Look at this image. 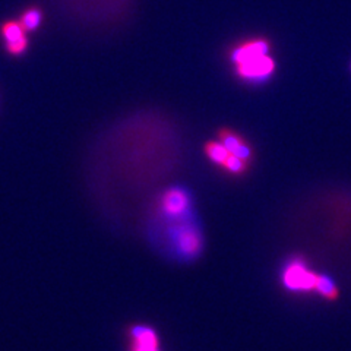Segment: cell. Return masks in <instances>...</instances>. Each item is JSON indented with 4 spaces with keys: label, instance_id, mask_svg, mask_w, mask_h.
I'll list each match as a JSON object with an SVG mask.
<instances>
[{
    "label": "cell",
    "instance_id": "cell-5",
    "mask_svg": "<svg viewBox=\"0 0 351 351\" xmlns=\"http://www.w3.org/2000/svg\"><path fill=\"white\" fill-rule=\"evenodd\" d=\"M28 32L16 19H6L0 22V40H2L3 50L10 58H22L29 49Z\"/></svg>",
    "mask_w": 351,
    "mask_h": 351
},
{
    "label": "cell",
    "instance_id": "cell-11",
    "mask_svg": "<svg viewBox=\"0 0 351 351\" xmlns=\"http://www.w3.org/2000/svg\"><path fill=\"white\" fill-rule=\"evenodd\" d=\"M204 151H205V156L208 157V160L219 167H223V164L227 161V158L230 156L227 148L219 141H208L204 147Z\"/></svg>",
    "mask_w": 351,
    "mask_h": 351
},
{
    "label": "cell",
    "instance_id": "cell-9",
    "mask_svg": "<svg viewBox=\"0 0 351 351\" xmlns=\"http://www.w3.org/2000/svg\"><path fill=\"white\" fill-rule=\"evenodd\" d=\"M315 294L319 295L321 299H324L326 302H335L339 298V289H338L335 280L331 276L319 272V276H317V281H316Z\"/></svg>",
    "mask_w": 351,
    "mask_h": 351
},
{
    "label": "cell",
    "instance_id": "cell-10",
    "mask_svg": "<svg viewBox=\"0 0 351 351\" xmlns=\"http://www.w3.org/2000/svg\"><path fill=\"white\" fill-rule=\"evenodd\" d=\"M18 21L21 22V25L24 27L28 34H32V32H37L43 25L44 12L40 6H28L22 10Z\"/></svg>",
    "mask_w": 351,
    "mask_h": 351
},
{
    "label": "cell",
    "instance_id": "cell-13",
    "mask_svg": "<svg viewBox=\"0 0 351 351\" xmlns=\"http://www.w3.org/2000/svg\"><path fill=\"white\" fill-rule=\"evenodd\" d=\"M350 71H351V63H350Z\"/></svg>",
    "mask_w": 351,
    "mask_h": 351
},
{
    "label": "cell",
    "instance_id": "cell-4",
    "mask_svg": "<svg viewBox=\"0 0 351 351\" xmlns=\"http://www.w3.org/2000/svg\"><path fill=\"white\" fill-rule=\"evenodd\" d=\"M158 211L167 219L188 217L192 211V195L182 186H173L162 192L158 199Z\"/></svg>",
    "mask_w": 351,
    "mask_h": 351
},
{
    "label": "cell",
    "instance_id": "cell-2",
    "mask_svg": "<svg viewBox=\"0 0 351 351\" xmlns=\"http://www.w3.org/2000/svg\"><path fill=\"white\" fill-rule=\"evenodd\" d=\"M277 63L271 54L249 59L243 63L234 66V73L237 78L250 85H263L272 80L276 75Z\"/></svg>",
    "mask_w": 351,
    "mask_h": 351
},
{
    "label": "cell",
    "instance_id": "cell-8",
    "mask_svg": "<svg viewBox=\"0 0 351 351\" xmlns=\"http://www.w3.org/2000/svg\"><path fill=\"white\" fill-rule=\"evenodd\" d=\"M218 141L221 142L232 156L239 157L247 162L252 161L254 151H252V147L247 144L246 139L241 138L237 132L224 128L218 132Z\"/></svg>",
    "mask_w": 351,
    "mask_h": 351
},
{
    "label": "cell",
    "instance_id": "cell-6",
    "mask_svg": "<svg viewBox=\"0 0 351 351\" xmlns=\"http://www.w3.org/2000/svg\"><path fill=\"white\" fill-rule=\"evenodd\" d=\"M129 351H161L160 337L154 326L145 324L130 325L126 329Z\"/></svg>",
    "mask_w": 351,
    "mask_h": 351
},
{
    "label": "cell",
    "instance_id": "cell-12",
    "mask_svg": "<svg viewBox=\"0 0 351 351\" xmlns=\"http://www.w3.org/2000/svg\"><path fill=\"white\" fill-rule=\"evenodd\" d=\"M249 164H250V162H247V161H245V160H241V158H239V157H234V156H232V154H230L227 161L223 164L221 169H224V171L228 173V174L243 176V174H246L247 170H249Z\"/></svg>",
    "mask_w": 351,
    "mask_h": 351
},
{
    "label": "cell",
    "instance_id": "cell-3",
    "mask_svg": "<svg viewBox=\"0 0 351 351\" xmlns=\"http://www.w3.org/2000/svg\"><path fill=\"white\" fill-rule=\"evenodd\" d=\"M188 218V217H186ZM186 218L182 219V224L174 226L171 230V241L179 258L192 259L201 254L204 241L199 228L195 224H188Z\"/></svg>",
    "mask_w": 351,
    "mask_h": 351
},
{
    "label": "cell",
    "instance_id": "cell-1",
    "mask_svg": "<svg viewBox=\"0 0 351 351\" xmlns=\"http://www.w3.org/2000/svg\"><path fill=\"white\" fill-rule=\"evenodd\" d=\"M319 272L313 271L303 256H293L284 263L281 271L282 287L295 294H315Z\"/></svg>",
    "mask_w": 351,
    "mask_h": 351
},
{
    "label": "cell",
    "instance_id": "cell-7",
    "mask_svg": "<svg viewBox=\"0 0 351 351\" xmlns=\"http://www.w3.org/2000/svg\"><path fill=\"white\" fill-rule=\"evenodd\" d=\"M265 54H271V41L263 37H255L237 44V46L230 51L228 59L233 63V66H236L249 59L265 56Z\"/></svg>",
    "mask_w": 351,
    "mask_h": 351
}]
</instances>
